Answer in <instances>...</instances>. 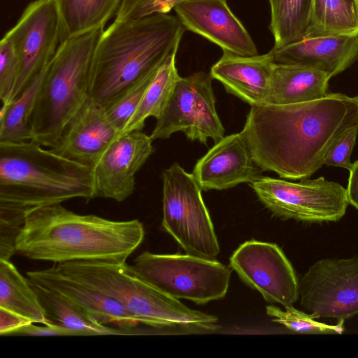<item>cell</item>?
Returning a JSON list of instances; mask_svg holds the SVG:
<instances>
[{
    "instance_id": "2e32d148",
    "label": "cell",
    "mask_w": 358,
    "mask_h": 358,
    "mask_svg": "<svg viewBox=\"0 0 358 358\" xmlns=\"http://www.w3.org/2000/svg\"><path fill=\"white\" fill-rule=\"evenodd\" d=\"M173 9L185 29L215 43L223 52L241 56L258 55L251 36L226 0H184Z\"/></svg>"
},
{
    "instance_id": "ac0fdd59",
    "label": "cell",
    "mask_w": 358,
    "mask_h": 358,
    "mask_svg": "<svg viewBox=\"0 0 358 358\" xmlns=\"http://www.w3.org/2000/svg\"><path fill=\"white\" fill-rule=\"evenodd\" d=\"M120 136L107 117L106 110L90 96L66 124L56 145L57 153L93 166Z\"/></svg>"
},
{
    "instance_id": "7c38bea8",
    "label": "cell",
    "mask_w": 358,
    "mask_h": 358,
    "mask_svg": "<svg viewBox=\"0 0 358 358\" xmlns=\"http://www.w3.org/2000/svg\"><path fill=\"white\" fill-rule=\"evenodd\" d=\"M3 38L12 45L19 62L11 101L47 67L62 42L53 0L31 1Z\"/></svg>"
},
{
    "instance_id": "ffe728a7",
    "label": "cell",
    "mask_w": 358,
    "mask_h": 358,
    "mask_svg": "<svg viewBox=\"0 0 358 358\" xmlns=\"http://www.w3.org/2000/svg\"><path fill=\"white\" fill-rule=\"evenodd\" d=\"M275 64L269 52L241 56L223 52L210 74L229 93L252 106L266 103Z\"/></svg>"
},
{
    "instance_id": "4dcf8cb0",
    "label": "cell",
    "mask_w": 358,
    "mask_h": 358,
    "mask_svg": "<svg viewBox=\"0 0 358 358\" xmlns=\"http://www.w3.org/2000/svg\"><path fill=\"white\" fill-rule=\"evenodd\" d=\"M19 62L9 41L2 38L0 43V99L1 105L10 102L18 78Z\"/></svg>"
},
{
    "instance_id": "6da1fadb",
    "label": "cell",
    "mask_w": 358,
    "mask_h": 358,
    "mask_svg": "<svg viewBox=\"0 0 358 358\" xmlns=\"http://www.w3.org/2000/svg\"><path fill=\"white\" fill-rule=\"evenodd\" d=\"M358 128V96L328 93L304 103L252 106L241 131L257 165L291 180L308 178L336 140Z\"/></svg>"
},
{
    "instance_id": "7a4b0ae2",
    "label": "cell",
    "mask_w": 358,
    "mask_h": 358,
    "mask_svg": "<svg viewBox=\"0 0 358 358\" xmlns=\"http://www.w3.org/2000/svg\"><path fill=\"white\" fill-rule=\"evenodd\" d=\"M145 236L138 220L116 221L73 212L62 203L29 213L15 243L16 253L54 264L76 261L123 262Z\"/></svg>"
},
{
    "instance_id": "9c48e42d",
    "label": "cell",
    "mask_w": 358,
    "mask_h": 358,
    "mask_svg": "<svg viewBox=\"0 0 358 358\" xmlns=\"http://www.w3.org/2000/svg\"><path fill=\"white\" fill-rule=\"evenodd\" d=\"M250 186L263 204L284 220L337 222L349 204L346 189L324 177L292 182L262 176Z\"/></svg>"
},
{
    "instance_id": "ba28073f",
    "label": "cell",
    "mask_w": 358,
    "mask_h": 358,
    "mask_svg": "<svg viewBox=\"0 0 358 358\" xmlns=\"http://www.w3.org/2000/svg\"><path fill=\"white\" fill-rule=\"evenodd\" d=\"M150 284L177 299L204 304L225 296L232 268L215 259L143 252L132 264Z\"/></svg>"
},
{
    "instance_id": "4316f807",
    "label": "cell",
    "mask_w": 358,
    "mask_h": 358,
    "mask_svg": "<svg viewBox=\"0 0 358 358\" xmlns=\"http://www.w3.org/2000/svg\"><path fill=\"white\" fill-rule=\"evenodd\" d=\"M270 29L274 48H280L306 38L313 0H268Z\"/></svg>"
},
{
    "instance_id": "d590c367",
    "label": "cell",
    "mask_w": 358,
    "mask_h": 358,
    "mask_svg": "<svg viewBox=\"0 0 358 358\" xmlns=\"http://www.w3.org/2000/svg\"><path fill=\"white\" fill-rule=\"evenodd\" d=\"M350 176L346 189L348 203L358 210V160L349 171Z\"/></svg>"
},
{
    "instance_id": "cb8c5ba5",
    "label": "cell",
    "mask_w": 358,
    "mask_h": 358,
    "mask_svg": "<svg viewBox=\"0 0 358 358\" xmlns=\"http://www.w3.org/2000/svg\"><path fill=\"white\" fill-rule=\"evenodd\" d=\"M358 36V0H313L306 38Z\"/></svg>"
},
{
    "instance_id": "f546056e",
    "label": "cell",
    "mask_w": 358,
    "mask_h": 358,
    "mask_svg": "<svg viewBox=\"0 0 358 358\" xmlns=\"http://www.w3.org/2000/svg\"><path fill=\"white\" fill-rule=\"evenodd\" d=\"M156 73L134 85L119 101L106 110L108 120L120 132V136L138 108L146 89Z\"/></svg>"
},
{
    "instance_id": "4fadbf2b",
    "label": "cell",
    "mask_w": 358,
    "mask_h": 358,
    "mask_svg": "<svg viewBox=\"0 0 358 358\" xmlns=\"http://www.w3.org/2000/svg\"><path fill=\"white\" fill-rule=\"evenodd\" d=\"M230 266L268 303L293 306L299 298L294 268L276 244L250 240L242 243L229 259Z\"/></svg>"
},
{
    "instance_id": "8fae6325",
    "label": "cell",
    "mask_w": 358,
    "mask_h": 358,
    "mask_svg": "<svg viewBox=\"0 0 358 358\" xmlns=\"http://www.w3.org/2000/svg\"><path fill=\"white\" fill-rule=\"evenodd\" d=\"M303 311L314 318L345 321L358 314V257L322 259L299 282Z\"/></svg>"
},
{
    "instance_id": "d4e9b609",
    "label": "cell",
    "mask_w": 358,
    "mask_h": 358,
    "mask_svg": "<svg viewBox=\"0 0 358 358\" xmlns=\"http://www.w3.org/2000/svg\"><path fill=\"white\" fill-rule=\"evenodd\" d=\"M45 312L48 324L76 331L80 336L124 335L121 330L96 324L57 292L29 280Z\"/></svg>"
},
{
    "instance_id": "f1b7e54d",
    "label": "cell",
    "mask_w": 358,
    "mask_h": 358,
    "mask_svg": "<svg viewBox=\"0 0 358 358\" xmlns=\"http://www.w3.org/2000/svg\"><path fill=\"white\" fill-rule=\"evenodd\" d=\"M285 310L270 305L266 307V314L273 322L280 323L288 329L301 333L311 334H341L344 331V321H338L336 324H328L315 320L310 314L297 310L293 306L285 307Z\"/></svg>"
},
{
    "instance_id": "7402d4cb",
    "label": "cell",
    "mask_w": 358,
    "mask_h": 358,
    "mask_svg": "<svg viewBox=\"0 0 358 358\" xmlns=\"http://www.w3.org/2000/svg\"><path fill=\"white\" fill-rule=\"evenodd\" d=\"M59 16L62 41L104 29L121 0H53Z\"/></svg>"
},
{
    "instance_id": "1f68e13d",
    "label": "cell",
    "mask_w": 358,
    "mask_h": 358,
    "mask_svg": "<svg viewBox=\"0 0 358 358\" xmlns=\"http://www.w3.org/2000/svg\"><path fill=\"white\" fill-rule=\"evenodd\" d=\"M184 0H121L120 14L127 20H138L156 13H167Z\"/></svg>"
},
{
    "instance_id": "8992f818",
    "label": "cell",
    "mask_w": 358,
    "mask_h": 358,
    "mask_svg": "<svg viewBox=\"0 0 358 358\" xmlns=\"http://www.w3.org/2000/svg\"><path fill=\"white\" fill-rule=\"evenodd\" d=\"M103 29L62 41L46 67L29 119L32 141L52 148L89 97L93 55Z\"/></svg>"
},
{
    "instance_id": "836d02e7",
    "label": "cell",
    "mask_w": 358,
    "mask_h": 358,
    "mask_svg": "<svg viewBox=\"0 0 358 358\" xmlns=\"http://www.w3.org/2000/svg\"><path fill=\"white\" fill-rule=\"evenodd\" d=\"M11 335L35 336H80L78 332L59 325L47 324H43V326H39L34 324V323H31L20 328Z\"/></svg>"
},
{
    "instance_id": "30bf717a",
    "label": "cell",
    "mask_w": 358,
    "mask_h": 358,
    "mask_svg": "<svg viewBox=\"0 0 358 358\" xmlns=\"http://www.w3.org/2000/svg\"><path fill=\"white\" fill-rule=\"evenodd\" d=\"M213 78L203 71L180 77L162 114L150 135L154 141L182 132L191 141L207 145L224 137V129L215 107Z\"/></svg>"
},
{
    "instance_id": "e575fe53",
    "label": "cell",
    "mask_w": 358,
    "mask_h": 358,
    "mask_svg": "<svg viewBox=\"0 0 358 358\" xmlns=\"http://www.w3.org/2000/svg\"><path fill=\"white\" fill-rule=\"evenodd\" d=\"M33 323L29 319L8 310L0 308V334L11 336L20 328Z\"/></svg>"
},
{
    "instance_id": "5bb4252c",
    "label": "cell",
    "mask_w": 358,
    "mask_h": 358,
    "mask_svg": "<svg viewBox=\"0 0 358 358\" xmlns=\"http://www.w3.org/2000/svg\"><path fill=\"white\" fill-rule=\"evenodd\" d=\"M153 140L142 130L120 136L93 167V199L122 202L134 192L136 175L153 152Z\"/></svg>"
},
{
    "instance_id": "277c9868",
    "label": "cell",
    "mask_w": 358,
    "mask_h": 358,
    "mask_svg": "<svg viewBox=\"0 0 358 358\" xmlns=\"http://www.w3.org/2000/svg\"><path fill=\"white\" fill-rule=\"evenodd\" d=\"M93 167L34 141L0 142V210L26 217L36 209L93 199Z\"/></svg>"
},
{
    "instance_id": "603a6c76",
    "label": "cell",
    "mask_w": 358,
    "mask_h": 358,
    "mask_svg": "<svg viewBox=\"0 0 358 358\" xmlns=\"http://www.w3.org/2000/svg\"><path fill=\"white\" fill-rule=\"evenodd\" d=\"M0 308L17 313L33 323H49L29 280L10 259H0Z\"/></svg>"
},
{
    "instance_id": "44dd1931",
    "label": "cell",
    "mask_w": 358,
    "mask_h": 358,
    "mask_svg": "<svg viewBox=\"0 0 358 358\" xmlns=\"http://www.w3.org/2000/svg\"><path fill=\"white\" fill-rule=\"evenodd\" d=\"M331 77L301 65L275 64L266 103L292 104L325 96Z\"/></svg>"
},
{
    "instance_id": "9a60e30c",
    "label": "cell",
    "mask_w": 358,
    "mask_h": 358,
    "mask_svg": "<svg viewBox=\"0 0 358 358\" xmlns=\"http://www.w3.org/2000/svg\"><path fill=\"white\" fill-rule=\"evenodd\" d=\"M31 282L40 284L61 295L91 321L117 328L124 335L143 334L138 329L140 320L116 300L87 287L52 266L26 273Z\"/></svg>"
},
{
    "instance_id": "d6a6232c",
    "label": "cell",
    "mask_w": 358,
    "mask_h": 358,
    "mask_svg": "<svg viewBox=\"0 0 358 358\" xmlns=\"http://www.w3.org/2000/svg\"><path fill=\"white\" fill-rule=\"evenodd\" d=\"M357 134L358 128L354 127L339 136L327 152L324 159V164L341 167L350 171L353 165L350 162V156L356 143Z\"/></svg>"
},
{
    "instance_id": "484cf974",
    "label": "cell",
    "mask_w": 358,
    "mask_h": 358,
    "mask_svg": "<svg viewBox=\"0 0 358 358\" xmlns=\"http://www.w3.org/2000/svg\"><path fill=\"white\" fill-rule=\"evenodd\" d=\"M176 54L171 55L159 68L121 135L142 130L148 117L157 120L162 115L180 77L176 66Z\"/></svg>"
},
{
    "instance_id": "83f0119b",
    "label": "cell",
    "mask_w": 358,
    "mask_h": 358,
    "mask_svg": "<svg viewBox=\"0 0 358 358\" xmlns=\"http://www.w3.org/2000/svg\"><path fill=\"white\" fill-rule=\"evenodd\" d=\"M46 68L0 112V142L18 143L32 140L30 116Z\"/></svg>"
},
{
    "instance_id": "d6986e66",
    "label": "cell",
    "mask_w": 358,
    "mask_h": 358,
    "mask_svg": "<svg viewBox=\"0 0 358 358\" xmlns=\"http://www.w3.org/2000/svg\"><path fill=\"white\" fill-rule=\"evenodd\" d=\"M276 64L301 65L335 76L358 57V36H327L305 38L273 48L268 52Z\"/></svg>"
},
{
    "instance_id": "e0dca14e",
    "label": "cell",
    "mask_w": 358,
    "mask_h": 358,
    "mask_svg": "<svg viewBox=\"0 0 358 358\" xmlns=\"http://www.w3.org/2000/svg\"><path fill=\"white\" fill-rule=\"evenodd\" d=\"M242 135L223 137L196 163L192 174L202 190H222L251 183L262 176Z\"/></svg>"
},
{
    "instance_id": "5b68a950",
    "label": "cell",
    "mask_w": 358,
    "mask_h": 358,
    "mask_svg": "<svg viewBox=\"0 0 358 358\" xmlns=\"http://www.w3.org/2000/svg\"><path fill=\"white\" fill-rule=\"evenodd\" d=\"M72 280L116 300L143 325L185 333L217 331L216 316L191 309L148 282L126 262L76 261L55 264Z\"/></svg>"
},
{
    "instance_id": "3957f363",
    "label": "cell",
    "mask_w": 358,
    "mask_h": 358,
    "mask_svg": "<svg viewBox=\"0 0 358 358\" xmlns=\"http://www.w3.org/2000/svg\"><path fill=\"white\" fill-rule=\"evenodd\" d=\"M185 27L167 13L113 22L103 29L92 58L89 96L108 110L176 54Z\"/></svg>"
},
{
    "instance_id": "52a82bcc",
    "label": "cell",
    "mask_w": 358,
    "mask_h": 358,
    "mask_svg": "<svg viewBox=\"0 0 358 358\" xmlns=\"http://www.w3.org/2000/svg\"><path fill=\"white\" fill-rule=\"evenodd\" d=\"M162 180L164 229L187 254L215 259L220 245L194 175L175 162L164 171Z\"/></svg>"
}]
</instances>
